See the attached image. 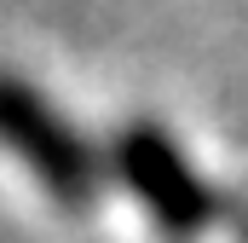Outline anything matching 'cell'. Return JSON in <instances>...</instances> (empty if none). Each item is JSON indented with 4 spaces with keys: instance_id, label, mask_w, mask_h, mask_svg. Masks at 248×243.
I'll return each instance as SVG.
<instances>
[{
    "instance_id": "cell-1",
    "label": "cell",
    "mask_w": 248,
    "mask_h": 243,
    "mask_svg": "<svg viewBox=\"0 0 248 243\" xmlns=\"http://www.w3.org/2000/svg\"><path fill=\"white\" fill-rule=\"evenodd\" d=\"M0 145L17 151V156L35 168V180L46 185L63 208H87V203L104 191V180H110V162L46 104L35 87H23V81L6 75V69H0Z\"/></svg>"
},
{
    "instance_id": "cell-2",
    "label": "cell",
    "mask_w": 248,
    "mask_h": 243,
    "mask_svg": "<svg viewBox=\"0 0 248 243\" xmlns=\"http://www.w3.org/2000/svg\"><path fill=\"white\" fill-rule=\"evenodd\" d=\"M110 162L127 180V191H139V203L162 220L168 238H196L219 214V197L202 185V174L185 162V151L156 122H127L110 145Z\"/></svg>"
}]
</instances>
